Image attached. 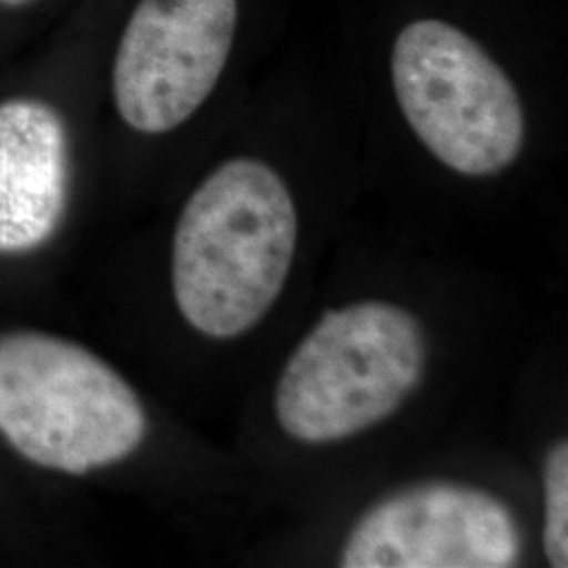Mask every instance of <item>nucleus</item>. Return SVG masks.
<instances>
[{
	"label": "nucleus",
	"mask_w": 568,
	"mask_h": 568,
	"mask_svg": "<svg viewBox=\"0 0 568 568\" xmlns=\"http://www.w3.org/2000/svg\"><path fill=\"white\" fill-rule=\"evenodd\" d=\"M297 246V211L283 178L255 159L217 166L183 206L173 239V295L185 323L234 339L283 293Z\"/></svg>",
	"instance_id": "1"
},
{
	"label": "nucleus",
	"mask_w": 568,
	"mask_h": 568,
	"mask_svg": "<svg viewBox=\"0 0 568 568\" xmlns=\"http://www.w3.org/2000/svg\"><path fill=\"white\" fill-rule=\"evenodd\" d=\"M135 389L82 345L34 331L0 337V434L28 462L82 476L142 447Z\"/></svg>",
	"instance_id": "2"
},
{
	"label": "nucleus",
	"mask_w": 568,
	"mask_h": 568,
	"mask_svg": "<svg viewBox=\"0 0 568 568\" xmlns=\"http://www.w3.org/2000/svg\"><path fill=\"white\" fill-rule=\"evenodd\" d=\"M426 333L400 305L331 310L286 361L274 408L305 445L352 438L392 417L424 379Z\"/></svg>",
	"instance_id": "3"
},
{
	"label": "nucleus",
	"mask_w": 568,
	"mask_h": 568,
	"mask_svg": "<svg viewBox=\"0 0 568 568\" xmlns=\"http://www.w3.org/2000/svg\"><path fill=\"white\" fill-rule=\"evenodd\" d=\"M392 82L415 135L455 173L490 178L520 156V95L464 30L440 20L408 23L392 51Z\"/></svg>",
	"instance_id": "4"
},
{
	"label": "nucleus",
	"mask_w": 568,
	"mask_h": 568,
	"mask_svg": "<svg viewBox=\"0 0 568 568\" xmlns=\"http://www.w3.org/2000/svg\"><path fill=\"white\" fill-rule=\"evenodd\" d=\"M236 21L239 0H140L112 72L122 121L148 135L187 121L224 72Z\"/></svg>",
	"instance_id": "5"
},
{
	"label": "nucleus",
	"mask_w": 568,
	"mask_h": 568,
	"mask_svg": "<svg viewBox=\"0 0 568 568\" xmlns=\"http://www.w3.org/2000/svg\"><path fill=\"white\" fill-rule=\"evenodd\" d=\"M523 554L511 509L483 488L432 483L389 495L354 525L344 568H508Z\"/></svg>",
	"instance_id": "6"
},
{
	"label": "nucleus",
	"mask_w": 568,
	"mask_h": 568,
	"mask_svg": "<svg viewBox=\"0 0 568 568\" xmlns=\"http://www.w3.org/2000/svg\"><path fill=\"white\" fill-rule=\"evenodd\" d=\"M68 194V135L39 100L0 103V253H23L58 230Z\"/></svg>",
	"instance_id": "7"
},
{
	"label": "nucleus",
	"mask_w": 568,
	"mask_h": 568,
	"mask_svg": "<svg viewBox=\"0 0 568 568\" xmlns=\"http://www.w3.org/2000/svg\"><path fill=\"white\" fill-rule=\"evenodd\" d=\"M546 525L544 548L554 568L568 567V445L567 440L549 448L546 459Z\"/></svg>",
	"instance_id": "8"
},
{
	"label": "nucleus",
	"mask_w": 568,
	"mask_h": 568,
	"mask_svg": "<svg viewBox=\"0 0 568 568\" xmlns=\"http://www.w3.org/2000/svg\"><path fill=\"white\" fill-rule=\"evenodd\" d=\"M32 0H0L2 7H21V4H28Z\"/></svg>",
	"instance_id": "9"
}]
</instances>
